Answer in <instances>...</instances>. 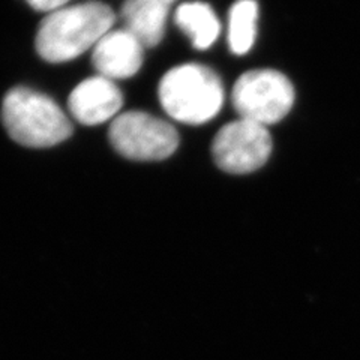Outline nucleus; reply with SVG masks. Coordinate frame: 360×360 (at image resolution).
I'll list each match as a JSON object with an SVG mask.
<instances>
[{"label": "nucleus", "mask_w": 360, "mask_h": 360, "mask_svg": "<svg viewBox=\"0 0 360 360\" xmlns=\"http://www.w3.org/2000/svg\"><path fill=\"white\" fill-rule=\"evenodd\" d=\"M115 13L104 4L89 2L50 13L41 21L37 50L47 62L72 60L95 47L115 25Z\"/></svg>", "instance_id": "obj_1"}, {"label": "nucleus", "mask_w": 360, "mask_h": 360, "mask_svg": "<svg viewBox=\"0 0 360 360\" xmlns=\"http://www.w3.org/2000/svg\"><path fill=\"white\" fill-rule=\"evenodd\" d=\"M2 119L9 137L27 148H50L72 134L63 110L47 95L27 87H15L6 94Z\"/></svg>", "instance_id": "obj_2"}, {"label": "nucleus", "mask_w": 360, "mask_h": 360, "mask_svg": "<svg viewBox=\"0 0 360 360\" xmlns=\"http://www.w3.org/2000/svg\"><path fill=\"white\" fill-rule=\"evenodd\" d=\"M158 94L167 115L188 125L209 122L224 104L221 78L198 63L180 65L168 71Z\"/></svg>", "instance_id": "obj_3"}, {"label": "nucleus", "mask_w": 360, "mask_h": 360, "mask_svg": "<svg viewBox=\"0 0 360 360\" xmlns=\"http://www.w3.org/2000/svg\"><path fill=\"white\" fill-rule=\"evenodd\" d=\"M231 101L240 119L267 127L288 115L295 104V87L279 71H248L234 83Z\"/></svg>", "instance_id": "obj_4"}, {"label": "nucleus", "mask_w": 360, "mask_h": 360, "mask_svg": "<svg viewBox=\"0 0 360 360\" xmlns=\"http://www.w3.org/2000/svg\"><path fill=\"white\" fill-rule=\"evenodd\" d=\"M110 141L132 161H162L179 146V134L170 123L143 111H128L111 122Z\"/></svg>", "instance_id": "obj_5"}, {"label": "nucleus", "mask_w": 360, "mask_h": 360, "mask_svg": "<svg viewBox=\"0 0 360 360\" xmlns=\"http://www.w3.org/2000/svg\"><path fill=\"white\" fill-rule=\"evenodd\" d=\"M272 152L267 127L239 119L219 129L212 144V155L221 170L248 174L263 167Z\"/></svg>", "instance_id": "obj_6"}, {"label": "nucleus", "mask_w": 360, "mask_h": 360, "mask_svg": "<svg viewBox=\"0 0 360 360\" xmlns=\"http://www.w3.org/2000/svg\"><path fill=\"white\" fill-rule=\"evenodd\" d=\"M123 105L119 87L105 77H92L78 84L68 99L71 115L83 125H99L115 117Z\"/></svg>", "instance_id": "obj_7"}, {"label": "nucleus", "mask_w": 360, "mask_h": 360, "mask_svg": "<svg viewBox=\"0 0 360 360\" xmlns=\"http://www.w3.org/2000/svg\"><path fill=\"white\" fill-rule=\"evenodd\" d=\"M143 50V44L127 29L110 30L94 47L92 62L101 77L122 80L139 72Z\"/></svg>", "instance_id": "obj_8"}, {"label": "nucleus", "mask_w": 360, "mask_h": 360, "mask_svg": "<svg viewBox=\"0 0 360 360\" xmlns=\"http://www.w3.org/2000/svg\"><path fill=\"white\" fill-rule=\"evenodd\" d=\"M168 0H127L122 8V18L127 30L137 38L143 47H155L161 42L170 11Z\"/></svg>", "instance_id": "obj_9"}, {"label": "nucleus", "mask_w": 360, "mask_h": 360, "mask_svg": "<svg viewBox=\"0 0 360 360\" xmlns=\"http://www.w3.org/2000/svg\"><path fill=\"white\" fill-rule=\"evenodd\" d=\"M177 27L189 37L198 50H206L215 42L221 32V22L213 9L202 2L180 5L174 14Z\"/></svg>", "instance_id": "obj_10"}, {"label": "nucleus", "mask_w": 360, "mask_h": 360, "mask_svg": "<svg viewBox=\"0 0 360 360\" xmlns=\"http://www.w3.org/2000/svg\"><path fill=\"white\" fill-rule=\"evenodd\" d=\"M258 5L255 0H238L230 9L229 44L234 54L242 56L252 49L257 38Z\"/></svg>", "instance_id": "obj_11"}, {"label": "nucleus", "mask_w": 360, "mask_h": 360, "mask_svg": "<svg viewBox=\"0 0 360 360\" xmlns=\"http://www.w3.org/2000/svg\"><path fill=\"white\" fill-rule=\"evenodd\" d=\"M70 0H27V4L37 11H42V13H54L65 8V5Z\"/></svg>", "instance_id": "obj_12"}, {"label": "nucleus", "mask_w": 360, "mask_h": 360, "mask_svg": "<svg viewBox=\"0 0 360 360\" xmlns=\"http://www.w3.org/2000/svg\"><path fill=\"white\" fill-rule=\"evenodd\" d=\"M168 2H170V4H173V2H174V0H168Z\"/></svg>", "instance_id": "obj_13"}]
</instances>
